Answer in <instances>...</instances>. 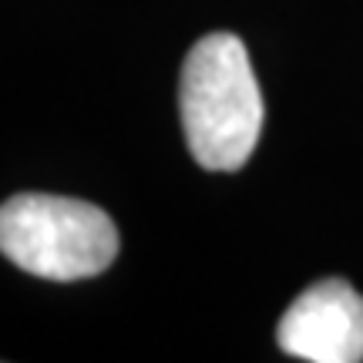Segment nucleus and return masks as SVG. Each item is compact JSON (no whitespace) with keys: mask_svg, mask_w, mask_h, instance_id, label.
I'll return each instance as SVG.
<instances>
[{"mask_svg":"<svg viewBox=\"0 0 363 363\" xmlns=\"http://www.w3.org/2000/svg\"><path fill=\"white\" fill-rule=\"evenodd\" d=\"M182 128L192 158L208 172H239L262 135V91L246 44L235 34H206L182 65Z\"/></svg>","mask_w":363,"mask_h":363,"instance_id":"1","label":"nucleus"},{"mask_svg":"<svg viewBox=\"0 0 363 363\" xmlns=\"http://www.w3.org/2000/svg\"><path fill=\"white\" fill-rule=\"evenodd\" d=\"M0 252L30 276L74 283L115 262L118 229L91 202L24 192L0 206Z\"/></svg>","mask_w":363,"mask_h":363,"instance_id":"2","label":"nucleus"},{"mask_svg":"<svg viewBox=\"0 0 363 363\" xmlns=\"http://www.w3.org/2000/svg\"><path fill=\"white\" fill-rule=\"evenodd\" d=\"M279 350L310 363L363 360V296L343 279L303 289L276 326Z\"/></svg>","mask_w":363,"mask_h":363,"instance_id":"3","label":"nucleus"}]
</instances>
